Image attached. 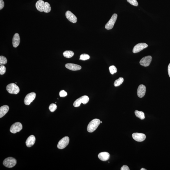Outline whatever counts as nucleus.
Listing matches in <instances>:
<instances>
[{"label": "nucleus", "mask_w": 170, "mask_h": 170, "mask_svg": "<svg viewBox=\"0 0 170 170\" xmlns=\"http://www.w3.org/2000/svg\"><path fill=\"white\" fill-rule=\"evenodd\" d=\"M100 119H94L91 121L89 123L87 127V130L88 132L92 133L95 131L101 123Z\"/></svg>", "instance_id": "1"}, {"label": "nucleus", "mask_w": 170, "mask_h": 170, "mask_svg": "<svg viewBox=\"0 0 170 170\" xmlns=\"http://www.w3.org/2000/svg\"><path fill=\"white\" fill-rule=\"evenodd\" d=\"M6 89L10 94H17L20 91L19 87L14 83H11L8 85L6 86Z\"/></svg>", "instance_id": "2"}, {"label": "nucleus", "mask_w": 170, "mask_h": 170, "mask_svg": "<svg viewBox=\"0 0 170 170\" xmlns=\"http://www.w3.org/2000/svg\"><path fill=\"white\" fill-rule=\"evenodd\" d=\"M17 163V160L12 157L6 158L3 161V164L6 167L12 168L15 166Z\"/></svg>", "instance_id": "3"}, {"label": "nucleus", "mask_w": 170, "mask_h": 170, "mask_svg": "<svg viewBox=\"0 0 170 170\" xmlns=\"http://www.w3.org/2000/svg\"><path fill=\"white\" fill-rule=\"evenodd\" d=\"M89 98L87 96H84L79 98L75 101L73 103V106L75 107L80 106L81 103L86 104L89 102Z\"/></svg>", "instance_id": "4"}, {"label": "nucleus", "mask_w": 170, "mask_h": 170, "mask_svg": "<svg viewBox=\"0 0 170 170\" xmlns=\"http://www.w3.org/2000/svg\"><path fill=\"white\" fill-rule=\"evenodd\" d=\"M118 15L116 14H113L109 21L105 25V28L107 30H110L113 27L114 25L116 22Z\"/></svg>", "instance_id": "5"}, {"label": "nucleus", "mask_w": 170, "mask_h": 170, "mask_svg": "<svg viewBox=\"0 0 170 170\" xmlns=\"http://www.w3.org/2000/svg\"><path fill=\"white\" fill-rule=\"evenodd\" d=\"M69 142V138L68 136L62 138L59 141L57 145L58 148L62 149L65 148L68 145Z\"/></svg>", "instance_id": "6"}, {"label": "nucleus", "mask_w": 170, "mask_h": 170, "mask_svg": "<svg viewBox=\"0 0 170 170\" xmlns=\"http://www.w3.org/2000/svg\"><path fill=\"white\" fill-rule=\"evenodd\" d=\"M36 94L34 92L29 93L25 97L24 100V103L26 105H29L34 100L36 97Z\"/></svg>", "instance_id": "7"}, {"label": "nucleus", "mask_w": 170, "mask_h": 170, "mask_svg": "<svg viewBox=\"0 0 170 170\" xmlns=\"http://www.w3.org/2000/svg\"><path fill=\"white\" fill-rule=\"evenodd\" d=\"M22 129V125L20 122H16L13 124L11 126L10 131L12 133L15 134L20 132Z\"/></svg>", "instance_id": "8"}, {"label": "nucleus", "mask_w": 170, "mask_h": 170, "mask_svg": "<svg viewBox=\"0 0 170 170\" xmlns=\"http://www.w3.org/2000/svg\"><path fill=\"white\" fill-rule=\"evenodd\" d=\"M147 47L148 45L145 43H139L134 46L133 49V52L134 53L139 52Z\"/></svg>", "instance_id": "9"}, {"label": "nucleus", "mask_w": 170, "mask_h": 170, "mask_svg": "<svg viewBox=\"0 0 170 170\" xmlns=\"http://www.w3.org/2000/svg\"><path fill=\"white\" fill-rule=\"evenodd\" d=\"M152 60L151 56H147L144 57L141 59L139 62L140 64L144 67H147L150 65Z\"/></svg>", "instance_id": "10"}, {"label": "nucleus", "mask_w": 170, "mask_h": 170, "mask_svg": "<svg viewBox=\"0 0 170 170\" xmlns=\"http://www.w3.org/2000/svg\"><path fill=\"white\" fill-rule=\"evenodd\" d=\"M133 138L138 142H142L145 140L146 136L145 134L139 133H134L132 135Z\"/></svg>", "instance_id": "11"}, {"label": "nucleus", "mask_w": 170, "mask_h": 170, "mask_svg": "<svg viewBox=\"0 0 170 170\" xmlns=\"http://www.w3.org/2000/svg\"><path fill=\"white\" fill-rule=\"evenodd\" d=\"M66 16L70 22L75 23L77 21V18L74 14L70 11H67L66 13Z\"/></svg>", "instance_id": "12"}, {"label": "nucleus", "mask_w": 170, "mask_h": 170, "mask_svg": "<svg viewBox=\"0 0 170 170\" xmlns=\"http://www.w3.org/2000/svg\"><path fill=\"white\" fill-rule=\"evenodd\" d=\"M146 92V87L144 85H139L138 87L137 94L138 97L142 98L145 96Z\"/></svg>", "instance_id": "13"}, {"label": "nucleus", "mask_w": 170, "mask_h": 170, "mask_svg": "<svg viewBox=\"0 0 170 170\" xmlns=\"http://www.w3.org/2000/svg\"><path fill=\"white\" fill-rule=\"evenodd\" d=\"M65 67L67 68L72 71H77L81 70V67L80 65L73 63H68L65 65Z\"/></svg>", "instance_id": "14"}, {"label": "nucleus", "mask_w": 170, "mask_h": 170, "mask_svg": "<svg viewBox=\"0 0 170 170\" xmlns=\"http://www.w3.org/2000/svg\"><path fill=\"white\" fill-rule=\"evenodd\" d=\"M36 138L35 136L33 135H31L29 136L27 139L26 142V144L27 147H31L34 145Z\"/></svg>", "instance_id": "15"}, {"label": "nucleus", "mask_w": 170, "mask_h": 170, "mask_svg": "<svg viewBox=\"0 0 170 170\" xmlns=\"http://www.w3.org/2000/svg\"><path fill=\"white\" fill-rule=\"evenodd\" d=\"M20 37L18 33H15L12 39V44L13 47L15 48L18 47L20 44Z\"/></svg>", "instance_id": "16"}, {"label": "nucleus", "mask_w": 170, "mask_h": 170, "mask_svg": "<svg viewBox=\"0 0 170 170\" xmlns=\"http://www.w3.org/2000/svg\"><path fill=\"white\" fill-rule=\"evenodd\" d=\"M45 3L42 0H39L37 1L36 4L37 9L40 12H44Z\"/></svg>", "instance_id": "17"}, {"label": "nucleus", "mask_w": 170, "mask_h": 170, "mask_svg": "<svg viewBox=\"0 0 170 170\" xmlns=\"http://www.w3.org/2000/svg\"><path fill=\"white\" fill-rule=\"evenodd\" d=\"M110 155L109 154L106 152H102L99 153L98 157L99 159L102 161H107L109 158Z\"/></svg>", "instance_id": "18"}, {"label": "nucleus", "mask_w": 170, "mask_h": 170, "mask_svg": "<svg viewBox=\"0 0 170 170\" xmlns=\"http://www.w3.org/2000/svg\"><path fill=\"white\" fill-rule=\"evenodd\" d=\"M9 107L7 105L2 106L0 108V118H2L8 112Z\"/></svg>", "instance_id": "19"}, {"label": "nucleus", "mask_w": 170, "mask_h": 170, "mask_svg": "<svg viewBox=\"0 0 170 170\" xmlns=\"http://www.w3.org/2000/svg\"><path fill=\"white\" fill-rule=\"evenodd\" d=\"M74 55V53L72 51H67L63 53V56L67 58H70L73 57Z\"/></svg>", "instance_id": "20"}, {"label": "nucleus", "mask_w": 170, "mask_h": 170, "mask_svg": "<svg viewBox=\"0 0 170 170\" xmlns=\"http://www.w3.org/2000/svg\"><path fill=\"white\" fill-rule=\"evenodd\" d=\"M135 114L136 117L140 118L141 119H144L145 118L144 113L142 111H139L138 110H136L135 111Z\"/></svg>", "instance_id": "21"}, {"label": "nucleus", "mask_w": 170, "mask_h": 170, "mask_svg": "<svg viewBox=\"0 0 170 170\" xmlns=\"http://www.w3.org/2000/svg\"><path fill=\"white\" fill-rule=\"evenodd\" d=\"M123 81H124V79L123 78L120 77L118 79H117L115 81L114 85L115 87L119 86L122 84Z\"/></svg>", "instance_id": "22"}, {"label": "nucleus", "mask_w": 170, "mask_h": 170, "mask_svg": "<svg viewBox=\"0 0 170 170\" xmlns=\"http://www.w3.org/2000/svg\"><path fill=\"white\" fill-rule=\"evenodd\" d=\"M51 10V8L50 4L47 2L45 3L44 12L45 13H48L50 12Z\"/></svg>", "instance_id": "23"}, {"label": "nucleus", "mask_w": 170, "mask_h": 170, "mask_svg": "<svg viewBox=\"0 0 170 170\" xmlns=\"http://www.w3.org/2000/svg\"><path fill=\"white\" fill-rule=\"evenodd\" d=\"M7 62V59L6 57L3 56L0 57V65L6 64Z\"/></svg>", "instance_id": "24"}, {"label": "nucleus", "mask_w": 170, "mask_h": 170, "mask_svg": "<svg viewBox=\"0 0 170 170\" xmlns=\"http://www.w3.org/2000/svg\"><path fill=\"white\" fill-rule=\"evenodd\" d=\"M109 70L110 73L112 75L116 73L117 71V70L116 67L113 65L109 67Z\"/></svg>", "instance_id": "25"}, {"label": "nucleus", "mask_w": 170, "mask_h": 170, "mask_svg": "<svg viewBox=\"0 0 170 170\" xmlns=\"http://www.w3.org/2000/svg\"><path fill=\"white\" fill-rule=\"evenodd\" d=\"M89 58V56L88 54H81L80 56L79 59L83 61H85L88 60Z\"/></svg>", "instance_id": "26"}, {"label": "nucleus", "mask_w": 170, "mask_h": 170, "mask_svg": "<svg viewBox=\"0 0 170 170\" xmlns=\"http://www.w3.org/2000/svg\"><path fill=\"white\" fill-rule=\"evenodd\" d=\"M57 106L56 104L52 103L49 106V109L51 112H54L57 109Z\"/></svg>", "instance_id": "27"}, {"label": "nucleus", "mask_w": 170, "mask_h": 170, "mask_svg": "<svg viewBox=\"0 0 170 170\" xmlns=\"http://www.w3.org/2000/svg\"><path fill=\"white\" fill-rule=\"evenodd\" d=\"M6 71V67L4 65H1L0 66V74L2 75L5 73Z\"/></svg>", "instance_id": "28"}, {"label": "nucleus", "mask_w": 170, "mask_h": 170, "mask_svg": "<svg viewBox=\"0 0 170 170\" xmlns=\"http://www.w3.org/2000/svg\"><path fill=\"white\" fill-rule=\"evenodd\" d=\"M127 1L130 4L134 6H137L138 4L136 0H127Z\"/></svg>", "instance_id": "29"}, {"label": "nucleus", "mask_w": 170, "mask_h": 170, "mask_svg": "<svg viewBox=\"0 0 170 170\" xmlns=\"http://www.w3.org/2000/svg\"><path fill=\"white\" fill-rule=\"evenodd\" d=\"M67 94H67V92H66L65 91L63 90L61 91L60 93H59V95H60L61 97H66Z\"/></svg>", "instance_id": "30"}, {"label": "nucleus", "mask_w": 170, "mask_h": 170, "mask_svg": "<svg viewBox=\"0 0 170 170\" xmlns=\"http://www.w3.org/2000/svg\"><path fill=\"white\" fill-rule=\"evenodd\" d=\"M4 6V3L3 0H0V9H2Z\"/></svg>", "instance_id": "31"}, {"label": "nucleus", "mask_w": 170, "mask_h": 170, "mask_svg": "<svg viewBox=\"0 0 170 170\" xmlns=\"http://www.w3.org/2000/svg\"><path fill=\"white\" fill-rule=\"evenodd\" d=\"M121 170H129V168L127 166H123L121 168Z\"/></svg>", "instance_id": "32"}, {"label": "nucleus", "mask_w": 170, "mask_h": 170, "mask_svg": "<svg viewBox=\"0 0 170 170\" xmlns=\"http://www.w3.org/2000/svg\"><path fill=\"white\" fill-rule=\"evenodd\" d=\"M168 74H169V76L170 78V63L169 64V66L168 67Z\"/></svg>", "instance_id": "33"}, {"label": "nucleus", "mask_w": 170, "mask_h": 170, "mask_svg": "<svg viewBox=\"0 0 170 170\" xmlns=\"http://www.w3.org/2000/svg\"><path fill=\"white\" fill-rule=\"evenodd\" d=\"M141 170H147L146 169H144V168H142V169H141Z\"/></svg>", "instance_id": "34"}, {"label": "nucleus", "mask_w": 170, "mask_h": 170, "mask_svg": "<svg viewBox=\"0 0 170 170\" xmlns=\"http://www.w3.org/2000/svg\"><path fill=\"white\" fill-rule=\"evenodd\" d=\"M100 122H101V123H102V122L101 121Z\"/></svg>", "instance_id": "35"}]
</instances>
